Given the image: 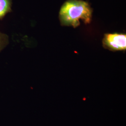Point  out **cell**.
Wrapping results in <instances>:
<instances>
[{
  "instance_id": "6da1fadb",
  "label": "cell",
  "mask_w": 126,
  "mask_h": 126,
  "mask_svg": "<svg viewBox=\"0 0 126 126\" xmlns=\"http://www.w3.org/2000/svg\"><path fill=\"white\" fill-rule=\"evenodd\" d=\"M92 9L90 5L80 0H69L62 5L59 12L62 25L75 28L81 22L86 24L91 22Z\"/></svg>"
},
{
  "instance_id": "7a4b0ae2",
  "label": "cell",
  "mask_w": 126,
  "mask_h": 126,
  "mask_svg": "<svg viewBox=\"0 0 126 126\" xmlns=\"http://www.w3.org/2000/svg\"><path fill=\"white\" fill-rule=\"evenodd\" d=\"M104 47L113 51L124 50L126 49V35L124 34H106L103 40Z\"/></svg>"
},
{
  "instance_id": "3957f363",
  "label": "cell",
  "mask_w": 126,
  "mask_h": 126,
  "mask_svg": "<svg viewBox=\"0 0 126 126\" xmlns=\"http://www.w3.org/2000/svg\"><path fill=\"white\" fill-rule=\"evenodd\" d=\"M9 8V0H0V17L4 16Z\"/></svg>"
}]
</instances>
